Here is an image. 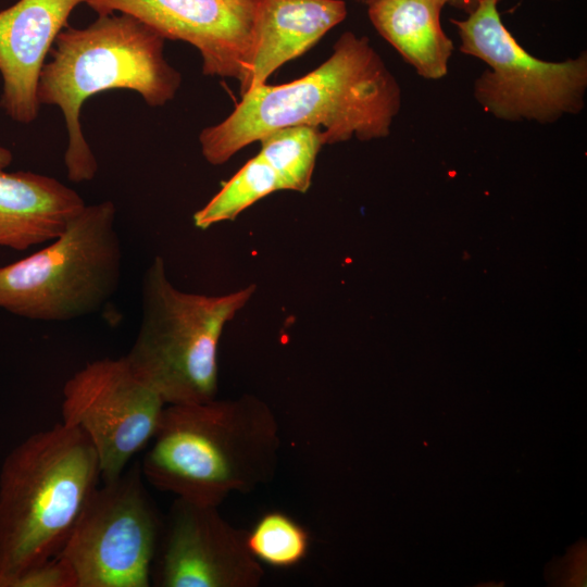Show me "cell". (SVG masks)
I'll return each instance as SVG.
<instances>
[{
	"mask_svg": "<svg viewBox=\"0 0 587 587\" xmlns=\"http://www.w3.org/2000/svg\"><path fill=\"white\" fill-rule=\"evenodd\" d=\"M400 105L399 84L369 38L346 32L314 71L241 95L223 122L200 133L201 152L210 164L220 165L246 146L291 126L317 128L323 145L383 138Z\"/></svg>",
	"mask_w": 587,
	"mask_h": 587,
	"instance_id": "cell-1",
	"label": "cell"
},
{
	"mask_svg": "<svg viewBox=\"0 0 587 587\" xmlns=\"http://www.w3.org/2000/svg\"><path fill=\"white\" fill-rule=\"evenodd\" d=\"M150 442L140 466L149 484L216 507L271 482L282 446L275 413L251 394L166 404Z\"/></svg>",
	"mask_w": 587,
	"mask_h": 587,
	"instance_id": "cell-2",
	"label": "cell"
},
{
	"mask_svg": "<svg viewBox=\"0 0 587 587\" xmlns=\"http://www.w3.org/2000/svg\"><path fill=\"white\" fill-rule=\"evenodd\" d=\"M165 38L138 18L99 15L84 28L64 27L50 50L38 79L39 104L58 105L68 142L64 164L71 182L93 179L98 164L79 121L84 102L109 89L138 92L150 107L172 100L182 76L163 54Z\"/></svg>",
	"mask_w": 587,
	"mask_h": 587,
	"instance_id": "cell-3",
	"label": "cell"
},
{
	"mask_svg": "<svg viewBox=\"0 0 587 587\" xmlns=\"http://www.w3.org/2000/svg\"><path fill=\"white\" fill-rule=\"evenodd\" d=\"M99 478L91 442L62 422L9 454L0 479V587L61 551Z\"/></svg>",
	"mask_w": 587,
	"mask_h": 587,
	"instance_id": "cell-4",
	"label": "cell"
},
{
	"mask_svg": "<svg viewBox=\"0 0 587 587\" xmlns=\"http://www.w3.org/2000/svg\"><path fill=\"white\" fill-rule=\"evenodd\" d=\"M255 290L250 284L216 296L183 291L154 257L141 279L139 329L124 355L134 374L166 404L216 398L221 336Z\"/></svg>",
	"mask_w": 587,
	"mask_h": 587,
	"instance_id": "cell-5",
	"label": "cell"
},
{
	"mask_svg": "<svg viewBox=\"0 0 587 587\" xmlns=\"http://www.w3.org/2000/svg\"><path fill=\"white\" fill-rule=\"evenodd\" d=\"M112 201L85 205L49 245L0 267V309L66 322L100 310L116 292L122 245Z\"/></svg>",
	"mask_w": 587,
	"mask_h": 587,
	"instance_id": "cell-6",
	"label": "cell"
},
{
	"mask_svg": "<svg viewBox=\"0 0 587 587\" xmlns=\"http://www.w3.org/2000/svg\"><path fill=\"white\" fill-rule=\"evenodd\" d=\"M499 0H482L464 20L451 18L460 51L489 65L474 84L476 101L495 117L552 123L585 107L587 55L562 62L529 54L504 26Z\"/></svg>",
	"mask_w": 587,
	"mask_h": 587,
	"instance_id": "cell-7",
	"label": "cell"
},
{
	"mask_svg": "<svg viewBox=\"0 0 587 587\" xmlns=\"http://www.w3.org/2000/svg\"><path fill=\"white\" fill-rule=\"evenodd\" d=\"M139 464L97 487L59 552L77 587H148L161 520Z\"/></svg>",
	"mask_w": 587,
	"mask_h": 587,
	"instance_id": "cell-8",
	"label": "cell"
},
{
	"mask_svg": "<svg viewBox=\"0 0 587 587\" xmlns=\"http://www.w3.org/2000/svg\"><path fill=\"white\" fill-rule=\"evenodd\" d=\"M62 423L91 442L103 482L118 477L153 438L166 405L125 357L87 363L64 384Z\"/></svg>",
	"mask_w": 587,
	"mask_h": 587,
	"instance_id": "cell-9",
	"label": "cell"
},
{
	"mask_svg": "<svg viewBox=\"0 0 587 587\" xmlns=\"http://www.w3.org/2000/svg\"><path fill=\"white\" fill-rule=\"evenodd\" d=\"M247 530L228 523L218 507L176 498L163 521L152 564L158 587H258L263 565Z\"/></svg>",
	"mask_w": 587,
	"mask_h": 587,
	"instance_id": "cell-10",
	"label": "cell"
},
{
	"mask_svg": "<svg viewBox=\"0 0 587 587\" xmlns=\"http://www.w3.org/2000/svg\"><path fill=\"white\" fill-rule=\"evenodd\" d=\"M98 16L129 14L165 39L199 50L202 72L246 82L257 0H86Z\"/></svg>",
	"mask_w": 587,
	"mask_h": 587,
	"instance_id": "cell-11",
	"label": "cell"
},
{
	"mask_svg": "<svg viewBox=\"0 0 587 587\" xmlns=\"http://www.w3.org/2000/svg\"><path fill=\"white\" fill-rule=\"evenodd\" d=\"M86 0H18L0 11V108L28 124L39 111L37 85L45 59L72 11Z\"/></svg>",
	"mask_w": 587,
	"mask_h": 587,
	"instance_id": "cell-12",
	"label": "cell"
},
{
	"mask_svg": "<svg viewBox=\"0 0 587 587\" xmlns=\"http://www.w3.org/2000/svg\"><path fill=\"white\" fill-rule=\"evenodd\" d=\"M347 16L344 0H257L252 57L240 93L266 84Z\"/></svg>",
	"mask_w": 587,
	"mask_h": 587,
	"instance_id": "cell-13",
	"label": "cell"
},
{
	"mask_svg": "<svg viewBox=\"0 0 587 587\" xmlns=\"http://www.w3.org/2000/svg\"><path fill=\"white\" fill-rule=\"evenodd\" d=\"M60 180L28 171H0V247L16 251L50 242L85 208Z\"/></svg>",
	"mask_w": 587,
	"mask_h": 587,
	"instance_id": "cell-14",
	"label": "cell"
},
{
	"mask_svg": "<svg viewBox=\"0 0 587 587\" xmlns=\"http://www.w3.org/2000/svg\"><path fill=\"white\" fill-rule=\"evenodd\" d=\"M444 5L438 0H372L369 17L415 72L438 79L448 72L453 42L440 23Z\"/></svg>",
	"mask_w": 587,
	"mask_h": 587,
	"instance_id": "cell-15",
	"label": "cell"
},
{
	"mask_svg": "<svg viewBox=\"0 0 587 587\" xmlns=\"http://www.w3.org/2000/svg\"><path fill=\"white\" fill-rule=\"evenodd\" d=\"M278 190H285L279 174L258 153L193 214V223L198 228L207 229L233 221L247 208Z\"/></svg>",
	"mask_w": 587,
	"mask_h": 587,
	"instance_id": "cell-16",
	"label": "cell"
},
{
	"mask_svg": "<svg viewBox=\"0 0 587 587\" xmlns=\"http://www.w3.org/2000/svg\"><path fill=\"white\" fill-rule=\"evenodd\" d=\"M260 154L277 171L285 190L305 192L312 182L316 155L323 146L315 127L277 129L260 140Z\"/></svg>",
	"mask_w": 587,
	"mask_h": 587,
	"instance_id": "cell-17",
	"label": "cell"
},
{
	"mask_svg": "<svg viewBox=\"0 0 587 587\" xmlns=\"http://www.w3.org/2000/svg\"><path fill=\"white\" fill-rule=\"evenodd\" d=\"M247 544L252 555L263 565L290 569L308 555L309 530L289 514L268 511L247 530Z\"/></svg>",
	"mask_w": 587,
	"mask_h": 587,
	"instance_id": "cell-18",
	"label": "cell"
},
{
	"mask_svg": "<svg viewBox=\"0 0 587 587\" xmlns=\"http://www.w3.org/2000/svg\"><path fill=\"white\" fill-rule=\"evenodd\" d=\"M5 587H77V584L72 567L58 553L23 571L9 580Z\"/></svg>",
	"mask_w": 587,
	"mask_h": 587,
	"instance_id": "cell-19",
	"label": "cell"
},
{
	"mask_svg": "<svg viewBox=\"0 0 587 587\" xmlns=\"http://www.w3.org/2000/svg\"><path fill=\"white\" fill-rule=\"evenodd\" d=\"M480 1L482 0H438V2L444 7L448 4L463 10L467 14L472 13L478 7Z\"/></svg>",
	"mask_w": 587,
	"mask_h": 587,
	"instance_id": "cell-20",
	"label": "cell"
},
{
	"mask_svg": "<svg viewBox=\"0 0 587 587\" xmlns=\"http://www.w3.org/2000/svg\"><path fill=\"white\" fill-rule=\"evenodd\" d=\"M13 160L12 152L0 145V171L7 168Z\"/></svg>",
	"mask_w": 587,
	"mask_h": 587,
	"instance_id": "cell-21",
	"label": "cell"
},
{
	"mask_svg": "<svg viewBox=\"0 0 587 587\" xmlns=\"http://www.w3.org/2000/svg\"><path fill=\"white\" fill-rule=\"evenodd\" d=\"M355 1H359V2H364V3H370L372 0H355Z\"/></svg>",
	"mask_w": 587,
	"mask_h": 587,
	"instance_id": "cell-22",
	"label": "cell"
}]
</instances>
